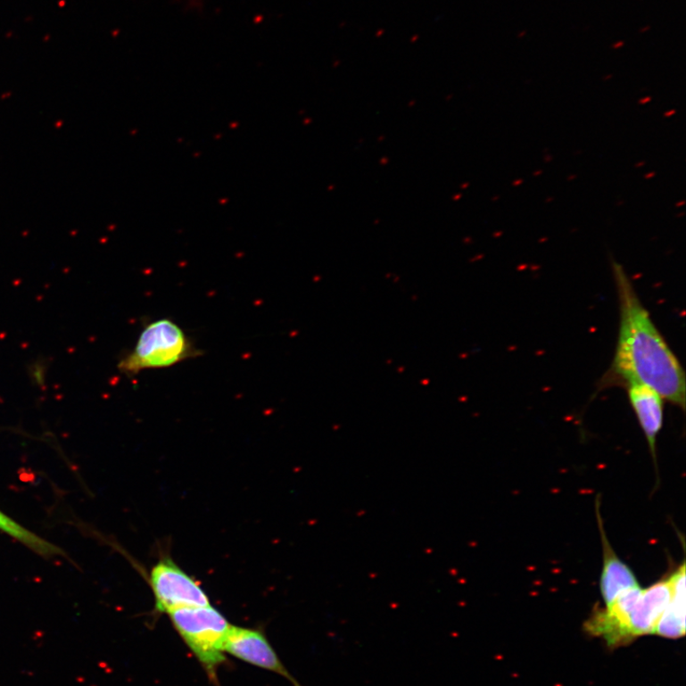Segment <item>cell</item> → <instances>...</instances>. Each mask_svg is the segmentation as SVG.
<instances>
[{
  "mask_svg": "<svg viewBox=\"0 0 686 686\" xmlns=\"http://www.w3.org/2000/svg\"><path fill=\"white\" fill-rule=\"evenodd\" d=\"M617 286L620 326L617 348L601 387L638 384L657 392L664 401L685 409V373L641 302L623 266L613 261Z\"/></svg>",
  "mask_w": 686,
  "mask_h": 686,
  "instance_id": "obj_1",
  "label": "cell"
},
{
  "mask_svg": "<svg viewBox=\"0 0 686 686\" xmlns=\"http://www.w3.org/2000/svg\"><path fill=\"white\" fill-rule=\"evenodd\" d=\"M199 355V350L175 321L161 318L145 326L132 351L119 361L118 369L132 376L147 369L171 368Z\"/></svg>",
  "mask_w": 686,
  "mask_h": 686,
  "instance_id": "obj_2",
  "label": "cell"
},
{
  "mask_svg": "<svg viewBox=\"0 0 686 686\" xmlns=\"http://www.w3.org/2000/svg\"><path fill=\"white\" fill-rule=\"evenodd\" d=\"M168 614L208 676L217 681V671L227 661L224 645L232 625L211 605L179 608Z\"/></svg>",
  "mask_w": 686,
  "mask_h": 686,
  "instance_id": "obj_3",
  "label": "cell"
},
{
  "mask_svg": "<svg viewBox=\"0 0 686 686\" xmlns=\"http://www.w3.org/2000/svg\"><path fill=\"white\" fill-rule=\"evenodd\" d=\"M155 597L156 610L170 613L185 607H207L210 600L198 582L176 565L170 558H161L149 577Z\"/></svg>",
  "mask_w": 686,
  "mask_h": 686,
  "instance_id": "obj_4",
  "label": "cell"
},
{
  "mask_svg": "<svg viewBox=\"0 0 686 686\" xmlns=\"http://www.w3.org/2000/svg\"><path fill=\"white\" fill-rule=\"evenodd\" d=\"M224 651L247 664L272 671L293 686H302L279 660L268 638L259 630L232 625Z\"/></svg>",
  "mask_w": 686,
  "mask_h": 686,
  "instance_id": "obj_5",
  "label": "cell"
},
{
  "mask_svg": "<svg viewBox=\"0 0 686 686\" xmlns=\"http://www.w3.org/2000/svg\"><path fill=\"white\" fill-rule=\"evenodd\" d=\"M599 498L596 501L599 529L603 544L604 566L600 577V592L606 607L614 603L621 594L640 585L635 574L616 555L606 534L604 522L599 512Z\"/></svg>",
  "mask_w": 686,
  "mask_h": 686,
  "instance_id": "obj_6",
  "label": "cell"
},
{
  "mask_svg": "<svg viewBox=\"0 0 686 686\" xmlns=\"http://www.w3.org/2000/svg\"><path fill=\"white\" fill-rule=\"evenodd\" d=\"M674 594V579L670 576L643 590L630 620V635L632 640L653 634Z\"/></svg>",
  "mask_w": 686,
  "mask_h": 686,
  "instance_id": "obj_7",
  "label": "cell"
},
{
  "mask_svg": "<svg viewBox=\"0 0 686 686\" xmlns=\"http://www.w3.org/2000/svg\"><path fill=\"white\" fill-rule=\"evenodd\" d=\"M628 399L639 424L647 438L650 453L656 463L657 438L663 428L664 399L652 388L638 384L625 386Z\"/></svg>",
  "mask_w": 686,
  "mask_h": 686,
  "instance_id": "obj_8",
  "label": "cell"
},
{
  "mask_svg": "<svg viewBox=\"0 0 686 686\" xmlns=\"http://www.w3.org/2000/svg\"><path fill=\"white\" fill-rule=\"evenodd\" d=\"M674 594L657 622L653 634L667 639H679L685 634V564L672 573Z\"/></svg>",
  "mask_w": 686,
  "mask_h": 686,
  "instance_id": "obj_9",
  "label": "cell"
},
{
  "mask_svg": "<svg viewBox=\"0 0 686 686\" xmlns=\"http://www.w3.org/2000/svg\"><path fill=\"white\" fill-rule=\"evenodd\" d=\"M0 532L21 542L27 549L41 557L54 558L62 556L67 558L66 553L59 546L37 536L34 532L28 530L15 520H12L11 517L2 510H0Z\"/></svg>",
  "mask_w": 686,
  "mask_h": 686,
  "instance_id": "obj_10",
  "label": "cell"
},
{
  "mask_svg": "<svg viewBox=\"0 0 686 686\" xmlns=\"http://www.w3.org/2000/svg\"><path fill=\"white\" fill-rule=\"evenodd\" d=\"M186 5L192 11H201L205 6L206 0H185Z\"/></svg>",
  "mask_w": 686,
  "mask_h": 686,
  "instance_id": "obj_11",
  "label": "cell"
},
{
  "mask_svg": "<svg viewBox=\"0 0 686 686\" xmlns=\"http://www.w3.org/2000/svg\"><path fill=\"white\" fill-rule=\"evenodd\" d=\"M625 45V42L623 40H619L617 42H615V44L611 46L612 49L617 50L621 49Z\"/></svg>",
  "mask_w": 686,
  "mask_h": 686,
  "instance_id": "obj_12",
  "label": "cell"
},
{
  "mask_svg": "<svg viewBox=\"0 0 686 686\" xmlns=\"http://www.w3.org/2000/svg\"><path fill=\"white\" fill-rule=\"evenodd\" d=\"M650 29H651V26L648 25V26H645L643 28H641L639 32L641 34H645V33H648L649 31H650Z\"/></svg>",
  "mask_w": 686,
  "mask_h": 686,
  "instance_id": "obj_13",
  "label": "cell"
},
{
  "mask_svg": "<svg viewBox=\"0 0 686 686\" xmlns=\"http://www.w3.org/2000/svg\"><path fill=\"white\" fill-rule=\"evenodd\" d=\"M527 35V32L525 30L521 31L519 34H517V38H524Z\"/></svg>",
  "mask_w": 686,
  "mask_h": 686,
  "instance_id": "obj_14",
  "label": "cell"
}]
</instances>
